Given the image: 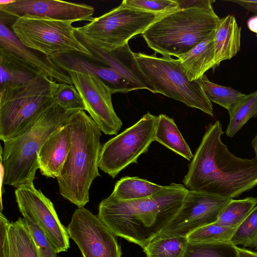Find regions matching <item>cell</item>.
<instances>
[{
    "label": "cell",
    "instance_id": "b9f144b4",
    "mask_svg": "<svg viewBox=\"0 0 257 257\" xmlns=\"http://www.w3.org/2000/svg\"><path fill=\"white\" fill-rule=\"evenodd\" d=\"M251 146L254 150L255 157H257V134L251 141Z\"/></svg>",
    "mask_w": 257,
    "mask_h": 257
},
{
    "label": "cell",
    "instance_id": "603a6c76",
    "mask_svg": "<svg viewBox=\"0 0 257 257\" xmlns=\"http://www.w3.org/2000/svg\"><path fill=\"white\" fill-rule=\"evenodd\" d=\"M163 187L137 177L126 176L116 182L111 194L120 200L139 199L151 197Z\"/></svg>",
    "mask_w": 257,
    "mask_h": 257
},
{
    "label": "cell",
    "instance_id": "f6af8a7d",
    "mask_svg": "<svg viewBox=\"0 0 257 257\" xmlns=\"http://www.w3.org/2000/svg\"><path fill=\"white\" fill-rule=\"evenodd\" d=\"M256 246V249H257V243H256V246Z\"/></svg>",
    "mask_w": 257,
    "mask_h": 257
},
{
    "label": "cell",
    "instance_id": "e575fe53",
    "mask_svg": "<svg viewBox=\"0 0 257 257\" xmlns=\"http://www.w3.org/2000/svg\"><path fill=\"white\" fill-rule=\"evenodd\" d=\"M121 4L152 13L164 14L179 10L176 0H124Z\"/></svg>",
    "mask_w": 257,
    "mask_h": 257
},
{
    "label": "cell",
    "instance_id": "2e32d148",
    "mask_svg": "<svg viewBox=\"0 0 257 257\" xmlns=\"http://www.w3.org/2000/svg\"><path fill=\"white\" fill-rule=\"evenodd\" d=\"M0 11L15 18L32 16L73 23L90 22L94 9L84 4L62 1L15 0L9 4L0 5Z\"/></svg>",
    "mask_w": 257,
    "mask_h": 257
},
{
    "label": "cell",
    "instance_id": "cb8c5ba5",
    "mask_svg": "<svg viewBox=\"0 0 257 257\" xmlns=\"http://www.w3.org/2000/svg\"><path fill=\"white\" fill-rule=\"evenodd\" d=\"M228 111L230 120L225 133L232 138L248 120L257 116V90L245 95Z\"/></svg>",
    "mask_w": 257,
    "mask_h": 257
},
{
    "label": "cell",
    "instance_id": "ffe728a7",
    "mask_svg": "<svg viewBox=\"0 0 257 257\" xmlns=\"http://www.w3.org/2000/svg\"><path fill=\"white\" fill-rule=\"evenodd\" d=\"M240 37L241 28L233 16L220 19L213 38L215 67L236 55L240 48Z\"/></svg>",
    "mask_w": 257,
    "mask_h": 257
},
{
    "label": "cell",
    "instance_id": "6da1fadb",
    "mask_svg": "<svg viewBox=\"0 0 257 257\" xmlns=\"http://www.w3.org/2000/svg\"><path fill=\"white\" fill-rule=\"evenodd\" d=\"M223 134L218 120L206 127L183 180L189 190L232 199L257 185V157L232 154L221 141Z\"/></svg>",
    "mask_w": 257,
    "mask_h": 257
},
{
    "label": "cell",
    "instance_id": "e0dca14e",
    "mask_svg": "<svg viewBox=\"0 0 257 257\" xmlns=\"http://www.w3.org/2000/svg\"><path fill=\"white\" fill-rule=\"evenodd\" d=\"M77 39L90 51L88 59L109 68L121 75L135 88V90L147 89L153 93L156 91L142 71L128 43L112 51L103 49L88 39L75 28Z\"/></svg>",
    "mask_w": 257,
    "mask_h": 257
},
{
    "label": "cell",
    "instance_id": "5bb4252c",
    "mask_svg": "<svg viewBox=\"0 0 257 257\" xmlns=\"http://www.w3.org/2000/svg\"><path fill=\"white\" fill-rule=\"evenodd\" d=\"M68 74L83 100L86 111L101 132L106 135H117L122 122L113 108L110 88L94 74L76 72Z\"/></svg>",
    "mask_w": 257,
    "mask_h": 257
},
{
    "label": "cell",
    "instance_id": "277c9868",
    "mask_svg": "<svg viewBox=\"0 0 257 257\" xmlns=\"http://www.w3.org/2000/svg\"><path fill=\"white\" fill-rule=\"evenodd\" d=\"M76 111L67 110L52 100L18 134L1 146L4 185L16 188L33 183L39 169L38 154L48 138Z\"/></svg>",
    "mask_w": 257,
    "mask_h": 257
},
{
    "label": "cell",
    "instance_id": "9c48e42d",
    "mask_svg": "<svg viewBox=\"0 0 257 257\" xmlns=\"http://www.w3.org/2000/svg\"><path fill=\"white\" fill-rule=\"evenodd\" d=\"M165 15L120 4L109 12L93 18L89 23L76 28L98 46L112 51L127 44L136 35L142 34Z\"/></svg>",
    "mask_w": 257,
    "mask_h": 257
},
{
    "label": "cell",
    "instance_id": "f546056e",
    "mask_svg": "<svg viewBox=\"0 0 257 257\" xmlns=\"http://www.w3.org/2000/svg\"><path fill=\"white\" fill-rule=\"evenodd\" d=\"M235 229L214 223L192 231L186 237L190 243L230 242Z\"/></svg>",
    "mask_w": 257,
    "mask_h": 257
},
{
    "label": "cell",
    "instance_id": "484cf974",
    "mask_svg": "<svg viewBox=\"0 0 257 257\" xmlns=\"http://www.w3.org/2000/svg\"><path fill=\"white\" fill-rule=\"evenodd\" d=\"M186 237H156L143 249L147 257H184Z\"/></svg>",
    "mask_w": 257,
    "mask_h": 257
},
{
    "label": "cell",
    "instance_id": "7402d4cb",
    "mask_svg": "<svg viewBox=\"0 0 257 257\" xmlns=\"http://www.w3.org/2000/svg\"><path fill=\"white\" fill-rule=\"evenodd\" d=\"M155 141L187 159L191 161L193 155L174 120L168 116H158Z\"/></svg>",
    "mask_w": 257,
    "mask_h": 257
},
{
    "label": "cell",
    "instance_id": "ab89813d",
    "mask_svg": "<svg viewBox=\"0 0 257 257\" xmlns=\"http://www.w3.org/2000/svg\"><path fill=\"white\" fill-rule=\"evenodd\" d=\"M239 257H257V252L237 246Z\"/></svg>",
    "mask_w": 257,
    "mask_h": 257
},
{
    "label": "cell",
    "instance_id": "d4e9b609",
    "mask_svg": "<svg viewBox=\"0 0 257 257\" xmlns=\"http://www.w3.org/2000/svg\"><path fill=\"white\" fill-rule=\"evenodd\" d=\"M10 245L18 257H39L35 242L23 218L11 222L9 230Z\"/></svg>",
    "mask_w": 257,
    "mask_h": 257
},
{
    "label": "cell",
    "instance_id": "3957f363",
    "mask_svg": "<svg viewBox=\"0 0 257 257\" xmlns=\"http://www.w3.org/2000/svg\"><path fill=\"white\" fill-rule=\"evenodd\" d=\"M68 123L71 129L70 150L56 179L60 195L80 208L89 202L90 186L101 176L98 161L101 131L84 110L73 113Z\"/></svg>",
    "mask_w": 257,
    "mask_h": 257
},
{
    "label": "cell",
    "instance_id": "74e56055",
    "mask_svg": "<svg viewBox=\"0 0 257 257\" xmlns=\"http://www.w3.org/2000/svg\"><path fill=\"white\" fill-rule=\"evenodd\" d=\"M228 1L236 3L248 11L257 14V0H231Z\"/></svg>",
    "mask_w": 257,
    "mask_h": 257
},
{
    "label": "cell",
    "instance_id": "d6986e66",
    "mask_svg": "<svg viewBox=\"0 0 257 257\" xmlns=\"http://www.w3.org/2000/svg\"><path fill=\"white\" fill-rule=\"evenodd\" d=\"M71 139L68 120L46 141L38 154L39 169L43 176L57 178L60 175L69 152Z\"/></svg>",
    "mask_w": 257,
    "mask_h": 257
},
{
    "label": "cell",
    "instance_id": "44dd1931",
    "mask_svg": "<svg viewBox=\"0 0 257 257\" xmlns=\"http://www.w3.org/2000/svg\"><path fill=\"white\" fill-rule=\"evenodd\" d=\"M214 32L188 52L177 57L190 81L198 79L215 67Z\"/></svg>",
    "mask_w": 257,
    "mask_h": 257
},
{
    "label": "cell",
    "instance_id": "ee69618b",
    "mask_svg": "<svg viewBox=\"0 0 257 257\" xmlns=\"http://www.w3.org/2000/svg\"><path fill=\"white\" fill-rule=\"evenodd\" d=\"M10 257H18L13 248L10 245Z\"/></svg>",
    "mask_w": 257,
    "mask_h": 257
},
{
    "label": "cell",
    "instance_id": "83f0119b",
    "mask_svg": "<svg viewBox=\"0 0 257 257\" xmlns=\"http://www.w3.org/2000/svg\"><path fill=\"white\" fill-rule=\"evenodd\" d=\"M197 80L208 99L228 110L246 95L231 87L214 83L205 74Z\"/></svg>",
    "mask_w": 257,
    "mask_h": 257
},
{
    "label": "cell",
    "instance_id": "30bf717a",
    "mask_svg": "<svg viewBox=\"0 0 257 257\" xmlns=\"http://www.w3.org/2000/svg\"><path fill=\"white\" fill-rule=\"evenodd\" d=\"M158 116L149 112L133 125L101 146L99 169L114 178L128 165L138 163L139 157L146 153L155 141Z\"/></svg>",
    "mask_w": 257,
    "mask_h": 257
},
{
    "label": "cell",
    "instance_id": "9a60e30c",
    "mask_svg": "<svg viewBox=\"0 0 257 257\" xmlns=\"http://www.w3.org/2000/svg\"><path fill=\"white\" fill-rule=\"evenodd\" d=\"M0 55L24 67L36 75L46 76L59 83L73 84L69 75L50 57L25 46L5 23H0Z\"/></svg>",
    "mask_w": 257,
    "mask_h": 257
},
{
    "label": "cell",
    "instance_id": "d6a6232c",
    "mask_svg": "<svg viewBox=\"0 0 257 257\" xmlns=\"http://www.w3.org/2000/svg\"><path fill=\"white\" fill-rule=\"evenodd\" d=\"M52 100L68 111H86L83 100L73 84L59 83V86Z\"/></svg>",
    "mask_w": 257,
    "mask_h": 257
},
{
    "label": "cell",
    "instance_id": "f1b7e54d",
    "mask_svg": "<svg viewBox=\"0 0 257 257\" xmlns=\"http://www.w3.org/2000/svg\"><path fill=\"white\" fill-rule=\"evenodd\" d=\"M184 257H239L237 246L230 242H188Z\"/></svg>",
    "mask_w": 257,
    "mask_h": 257
},
{
    "label": "cell",
    "instance_id": "f35d334b",
    "mask_svg": "<svg viewBox=\"0 0 257 257\" xmlns=\"http://www.w3.org/2000/svg\"><path fill=\"white\" fill-rule=\"evenodd\" d=\"M1 156V162H0V187H1V212H2L3 209V202H2V195L4 193L5 188H4V178H5V170L4 168V166L3 165V159L2 156L0 154Z\"/></svg>",
    "mask_w": 257,
    "mask_h": 257
},
{
    "label": "cell",
    "instance_id": "8fae6325",
    "mask_svg": "<svg viewBox=\"0 0 257 257\" xmlns=\"http://www.w3.org/2000/svg\"><path fill=\"white\" fill-rule=\"evenodd\" d=\"M231 199L188 190L176 215L156 237H186L200 227L216 222Z\"/></svg>",
    "mask_w": 257,
    "mask_h": 257
},
{
    "label": "cell",
    "instance_id": "8d00e7d4",
    "mask_svg": "<svg viewBox=\"0 0 257 257\" xmlns=\"http://www.w3.org/2000/svg\"><path fill=\"white\" fill-rule=\"evenodd\" d=\"M178 4L179 10L189 8L211 9L213 8L212 0H176Z\"/></svg>",
    "mask_w": 257,
    "mask_h": 257
},
{
    "label": "cell",
    "instance_id": "60d3db41",
    "mask_svg": "<svg viewBox=\"0 0 257 257\" xmlns=\"http://www.w3.org/2000/svg\"><path fill=\"white\" fill-rule=\"evenodd\" d=\"M248 29L256 34L257 37V15L250 18L247 22Z\"/></svg>",
    "mask_w": 257,
    "mask_h": 257
},
{
    "label": "cell",
    "instance_id": "5b68a950",
    "mask_svg": "<svg viewBox=\"0 0 257 257\" xmlns=\"http://www.w3.org/2000/svg\"><path fill=\"white\" fill-rule=\"evenodd\" d=\"M220 19L213 8L178 10L158 19L141 35L156 54L177 57L213 33Z\"/></svg>",
    "mask_w": 257,
    "mask_h": 257
},
{
    "label": "cell",
    "instance_id": "1f68e13d",
    "mask_svg": "<svg viewBox=\"0 0 257 257\" xmlns=\"http://www.w3.org/2000/svg\"><path fill=\"white\" fill-rule=\"evenodd\" d=\"M230 242L235 246H256L257 243V205L237 226Z\"/></svg>",
    "mask_w": 257,
    "mask_h": 257
},
{
    "label": "cell",
    "instance_id": "52a82bcc",
    "mask_svg": "<svg viewBox=\"0 0 257 257\" xmlns=\"http://www.w3.org/2000/svg\"><path fill=\"white\" fill-rule=\"evenodd\" d=\"M142 71L156 93L198 109L211 116L214 115L211 102L198 80L190 81L179 59L171 56L158 57L134 53Z\"/></svg>",
    "mask_w": 257,
    "mask_h": 257
},
{
    "label": "cell",
    "instance_id": "4dcf8cb0",
    "mask_svg": "<svg viewBox=\"0 0 257 257\" xmlns=\"http://www.w3.org/2000/svg\"><path fill=\"white\" fill-rule=\"evenodd\" d=\"M0 86L24 83L38 76L2 55H0Z\"/></svg>",
    "mask_w": 257,
    "mask_h": 257
},
{
    "label": "cell",
    "instance_id": "4fadbf2b",
    "mask_svg": "<svg viewBox=\"0 0 257 257\" xmlns=\"http://www.w3.org/2000/svg\"><path fill=\"white\" fill-rule=\"evenodd\" d=\"M15 194L22 215L39 225L58 253L66 251L70 247V237L51 201L33 183L16 188Z\"/></svg>",
    "mask_w": 257,
    "mask_h": 257
},
{
    "label": "cell",
    "instance_id": "4316f807",
    "mask_svg": "<svg viewBox=\"0 0 257 257\" xmlns=\"http://www.w3.org/2000/svg\"><path fill=\"white\" fill-rule=\"evenodd\" d=\"M257 198L246 197L242 199H231L221 212L216 223L236 228L256 206Z\"/></svg>",
    "mask_w": 257,
    "mask_h": 257
},
{
    "label": "cell",
    "instance_id": "ac0fdd59",
    "mask_svg": "<svg viewBox=\"0 0 257 257\" xmlns=\"http://www.w3.org/2000/svg\"><path fill=\"white\" fill-rule=\"evenodd\" d=\"M60 68L67 72H88L100 78L112 94L135 90L133 85L115 71L92 61L79 54H63L50 57Z\"/></svg>",
    "mask_w": 257,
    "mask_h": 257
},
{
    "label": "cell",
    "instance_id": "836d02e7",
    "mask_svg": "<svg viewBox=\"0 0 257 257\" xmlns=\"http://www.w3.org/2000/svg\"><path fill=\"white\" fill-rule=\"evenodd\" d=\"M23 218L35 242L39 257H59L45 233L39 225L27 215Z\"/></svg>",
    "mask_w": 257,
    "mask_h": 257
},
{
    "label": "cell",
    "instance_id": "8992f818",
    "mask_svg": "<svg viewBox=\"0 0 257 257\" xmlns=\"http://www.w3.org/2000/svg\"><path fill=\"white\" fill-rule=\"evenodd\" d=\"M59 83L38 75L19 84L0 86V139L21 132L52 100Z\"/></svg>",
    "mask_w": 257,
    "mask_h": 257
},
{
    "label": "cell",
    "instance_id": "d590c367",
    "mask_svg": "<svg viewBox=\"0 0 257 257\" xmlns=\"http://www.w3.org/2000/svg\"><path fill=\"white\" fill-rule=\"evenodd\" d=\"M11 222L6 217L0 214V257H10L9 230Z\"/></svg>",
    "mask_w": 257,
    "mask_h": 257
},
{
    "label": "cell",
    "instance_id": "7bdbcfd3",
    "mask_svg": "<svg viewBox=\"0 0 257 257\" xmlns=\"http://www.w3.org/2000/svg\"><path fill=\"white\" fill-rule=\"evenodd\" d=\"M15 0H1L0 5H6L14 2Z\"/></svg>",
    "mask_w": 257,
    "mask_h": 257
},
{
    "label": "cell",
    "instance_id": "7c38bea8",
    "mask_svg": "<svg viewBox=\"0 0 257 257\" xmlns=\"http://www.w3.org/2000/svg\"><path fill=\"white\" fill-rule=\"evenodd\" d=\"M67 229L83 257H122L116 236L97 215L84 207L74 211Z\"/></svg>",
    "mask_w": 257,
    "mask_h": 257
},
{
    "label": "cell",
    "instance_id": "7a4b0ae2",
    "mask_svg": "<svg viewBox=\"0 0 257 257\" xmlns=\"http://www.w3.org/2000/svg\"><path fill=\"white\" fill-rule=\"evenodd\" d=\"M188 190L172 183L145 198L120 200L111 194L100 202L97 215L115 236L143 248L176 215Z\"/></svg>",
    "mask_w": 257,
    "mask_h": 257
},
{
    "label": "cell",
    "instance_id": "ba28073f",
    "mask_svg": "<svg viewBox=\"0 0 257 257\" xmlns=\"http://www.w3.org/2000/svg\"><path fill=\"white\" fill-rule=\"evenodd\" d=\"M72 23L24 16L16 19L11 29L25 46L49 57L71 53L91 55L75 36Z\"/></svg>",
    "mask_w": 257,
    "mask_h": 257
}]
</instances>
